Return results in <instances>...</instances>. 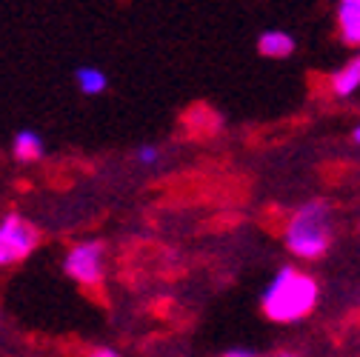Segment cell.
<instances>
[{
  "instance_id": "obj_9",
  "label": "cell",
  "mask_w": 360,
  "mask_h": 357,
  "mask_svg": "<svg viewBox=\"0 0 360 357\" xmlns=\"http://www.w3.org/2000/svg\"><path fill=\"white\" fill-rule=\"evenodd\" d=\"M75 83H77V89H80L86 98L103 95L106 89H109V77H106V72L98 69V66H80V69L75 72Z\"/></svg>"
},
{
  "instance_id": "obj_13",
  "label": "cell",
  "mask_w": 360,
  "mask_h": 357,
  "mask_svg": "<svg viewBox=\"0 0 360 357\" xmlns=\"http://www.w3.org/2000/svg\"><path fill=\"white\" fill-rule=\"evenodd\" d=\"M352 141H354V143H360V126L352 131Z\"/></svg>"
},
{
  "instance_id": "obj_3",
  "label": "cell",
  "mask_w": 360,
  "mask_h": 357,
  "mask_svg": "<svg viewBox=\"0 0 360 357\" xmlns=\"http://www.w3.org/2000/svg\"><path fill=\"white\" fill-rule=\"evenodd\" d=\"M40 243V232L34 223L20 214H6L0 220V266H18L23 263Z\"/></svg>"
},
{
  "instance_id": "obj_2",
  "label": "cell",
  "mask_w": 360,
  "mask_h": 357,
  "mask_svg": "<svg viewBox=\"0 0 360 357\" xmlns=\"http://www.w3.org/2000/svg\"><path fill=\"white\" fill-rule=\"evenodd\" d=\"M286 249L300 260H318L332 246V206L326 200L303 203L283 226Z\"/></svg>"
},
{
  "instance_id": "obj_4",
  "label": "cell",
  "mask_w": 360,
  "mask_h": 357,
  "mask_svg": "<svg viewBox=\"0 0 360 357\" xmlns=\"http://www.w3.org/2000/svg\"><path fill=\"white\" fill-rule=\"evenodd\" d=\"M63 269L80 286H101L103 275H106V249H103V243L86 240V243L72 246L66 252Z\"/></svg>"
},
{
  "instance_id": "obj_10",
  "label": "cell",
  "mask_w": 360,
  "mask_h": 357,
  "mask_svg": "<svg viewBox=\"0 0 360 357\" xmlns=\"http://www.w3.org/2000/svg\"><path fill=\"white\" fill-rule=\"evenodd\" d=\"M134 155H138V160L143 163V166H152V163H158L160 160V149L158 146H152V143H143L138 152H134Z\"/></svg>"
},
{
  "instance_id": "obj_5",
  "label": "cell",
  "mask_w": 360,
  "mask_h": 357,
  "mask_svg": "<svg viewBox=\"0 0 360 357\" xmlns=\"http://www.w3.org/2000/svg\"><path fill=\"white\" fill-rule=\"evenodd\" d=\"M338 32L346 46L360 49V0H338Z\"/></svg>"
},
{
  "instance_id": "obj_1",
  "label": "cell",
  "mask_w": 360,
  "mask_h": 357,
  "mask_svg": "<svg viewBox=\"0 0 360 357\" xmlns=\"http://www.w3.org/2000/svg\"><path fill=\"white\" fill-rule=\"evenodd\" d=\"M318 297H321L318 280L300 269L286 266V269H281L275 275V280L266 286V292L260 297V309L272 323H297L314 311Z\"/></svg>"
},
{
  "instance_id": "obj_8",
  "label": "cell",
  "mask_w": 360,
  "mask_h": 357,
  "mask_svg": "<svg viewBox=\"0 0 360 357\" xmlns=\"http://www.w3.org/2000/svg\"><path fill=\"white\" fill-rule=\"evenodd\" d=\"M329 86H332V95H335V98H349V95H354L357 89H360V55L352 58L346 66H340V69L332 74Z\"/></svg>"
},
{
  "instance_id": "obj_11",
  "label": "cell",
  "mask_w": 360,
  "mask_h": 357,
  "mask_svg": "<svg viewBox=\"0 0 360 357\" xmlns=\"http://www.w3.org/2000/svg\"><path fill=\"white\" fill-rule=\"evenodd\" d=\"M252 354H255L252 349H229L226 351V357H252Z\"/></svg>"
},
{
  "instance_id": "obj_6",
  "label": "cell",
  "mask_w": 360,
  "mask_h": 357,
  "mask_svg": "<svg viewBox=\"0 0 360 357\" xmlns=\"http://www.w3.org/2000/svg\"><path fill=\"white\" fill-rule=\"evenodd\" d=\"M295 37L289 34V32H283V29H269V32H263L260 37H257V52L263 55V58H272V60H283V58H289L292 52H295Z\"/></svg>"
},
{
  "instance_id": "obj_12",
  "label": "cell",
  "mask_w": 360,
  "mask_h": 357,
  "mask_svg": "<svg viewBox=\"0 0 360 357\" xmlns=\"http://www.w3.org/2000/svg\"><path fill=\"white\" fill-rule=\"evenodd\" d=\"M95 354H98V357H115L117 351H115V349H95Z\"/></svg>"
},
{
  "instance_id": "obj_7",
  "label": "cell",
  "mask_w": 360,
  "mask_h": 357,
  "mask_svg": "<svg viewBox=\"0 0 360 357\" xmlns=\"http://www.w3.org/2000/svg\"><path fill=\"white\" fill-rule=\"evenodd\" d=\"M12 155L20 163H37V160H43V155H46V146H43V138L37 135V131L23 129V131H18V135H15Z\"/></svg>"
}]
</instances>
